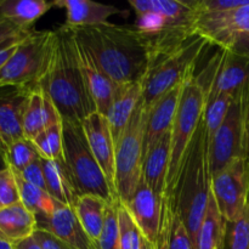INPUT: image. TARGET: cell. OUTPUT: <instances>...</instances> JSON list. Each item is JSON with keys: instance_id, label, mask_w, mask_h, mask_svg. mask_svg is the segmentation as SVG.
Instances as JSON below:
<instances>
[{"instance_id": "obj_15", "label": "cell", "mask_w": 249, "mask_h": 249, "mask_svg": "<svg viewBox=\"0 0 249 249\" xmlns=\"http://www.w3.org/2000/svg\"><path fill=\"white\" fill-rule=\"evenodd\" d=\"M220 94L230 95L233 100L249 99V58L224 50L215 77L207 91V101Z\"/></svg>"}, {"instance_id": "obj_25", "label": "cell", "mask_w": 249, "mask_h": 249, "mask_svg": "<svg viewBox=\"0 0 249 249\" xmlns=\"http://www.w3.org/2000/svg\"><path fill=\"white\" fill-rule=\"evenodd\" d=\"M228 221L216 204L212 189H209L206 213L197 232L195 249H225Z\"/></svg>"}, {"instance_id": "obj_37", "label": "cell", "mask_w": 249, "mask_h": 249, "mask_svg": "<svg viewBox=\"0 0 249 249\" xmlns=\"http://www.w3.org/2000/svg\"><path fill=\"white\" fill-rule=\"evenodd\" d=\"M21 202L15 173L10 168L0 172V208Z\"/></svg>"}, {"instance_id": "obj_14", "label": "cell", "mask_w": 249, "mask_h": 249, "mask_svg": "<svg viewBox=\"0 0 249 249\" xmlns=\"http://www.w3.org/2000/svg\"><path fill=\"white\" fill-rule=\"evenodd\" d=\"M33 89L19 85L0 87V148L4 153L12 142L24 138L22 121Z\"/></svg>"}, {"instance_id": "obj_12", "label": "cell", "mask_w": 249, "mask_h": 249, "mask_svg": "<svg viewBox=\"0 0 249 249\" xmlns=\"http://www.w3.org/2000/svg\"><path fill=\"white\" fill-rule=\"evenodd\" d=\"M91 152L104 172L108 186L117 199L116 194V142L109 129L108 121L99 112L89 114L82 122ZM118 201V199H117Z\"/></svg>"}, {"instance_id": "obj_35", "label": "cell", "mask_w": 249, "mask_h": 249, "mask_svg": "<svg viewBox=\"0 0 249 249\" xmlns=\"http://www.w3.org/2000/svg\"><path fill=\"white\" fill-rule=\"evenodd\" d=\"M225 249H249V206L232 223H228Z\"/></svg>"}, {"instance_id": "obj_18", "label": "cell", "mask_w": 249, "mask_h": 249, "mask_svg": "<svg viewBox=\"0 0 249 249\" xmlns=\"http://www.w3.org/2000/svg\"><path fill=\"white\" fill-rule=\"evenodd\" d=\"M184 83L173 88L170 91L163 95L148 108L145 129V142H143V157L164 134L172 130L180 97L184 89Z\"/></svg>"}, {"instance_id": "obj_30", "label": "cell", "mask_w": 249, "mask_h": 249, "mask_svg": "<svg viewBox=\"0 0 249 249\" xmlns=\"http://www.w3.org/2000/svg\"><path fill=\"white\" fill-rule=\"evenodd\" d=\"M233 101V97L230 95L220 94L213 100H209L206 104V111L203 116V125L204 133H206L207 147L212 142L213 138L215 136L216 131L221 126L223 122L225 121L226 114L230 109L231 104Z\"/></svg>"}, {"instance_id": "obj_20", "label": "cell", "mask_w": 249, "mask_h": 249, "mask_svg": "<svg viewBox=\"0 0 249 249\" xmlns=\"http://www.w3.org/2000/svg\"><path fill=\"white\" fill-rule=\"evenodd\" d=\"M77 45L78 51H79L80 66H82V71L84 73L85 80H87L88 89L91 95L92 101H94L95 108H96V112L106 117L111 108L112 101H113L119 84L112 80L96 65L94 58L89 55L85 49H83L78 43Z\"/></svg>"}, {"instance_id": "obj_22", "label": "cell", "mask_w": 249, "mask_h": 249, "mask_svg": "<svg viewBox=\"0 0 249 249\" xmlns=\"http://www.w3.org/2000/svg\"><path fill=\"white\" fill-rule=\"evenodd\" d=\"M142 82L124 83L118 85L111 108L106 116L116 143L128 126L136 107L142 100Z\"/></svg>"}, {"instance_id": "obj_5", "label": "cell", "mask_w": 249, "mask_h": 249, "mask_svg": "<svg viewBox=\"0 0 249 249\" xmlns=\"http://www.w3.org/2000/svg\"><path fill=\"white\" fill-rule=\"evenodd\" d=\"M206 104L207 89L196 72H192L184 83V89L172 126V146L165 195L163 198L164 202L174 204L175 189L195 134L203 119Z\"/></svg>"}, {"instance_id": "obj_8", "label": "cell", "mask_w": 249, "mask_h": 249, "mask_svg": "<svg viewBox=\"0 0 249 249\" xmlns=\"http://www.w3.org/2000/svg\"><path fill=\"white\" fill-rule=\"evenodd\" d=\"M148 108L142 100L116 143V194L125 204L135 194L142 177L143 142Z\"/></svg>"}, {"instance_id": "obj_42", "label": "cell", "mask_w": 249, "mask_h": 249, "mask_svg": "<svg viewBox=\"0 0 249 249\" xmlns=\"http://www.w3.org/2000/svg\"><path fill=\"white\" fill-rule=\"evenodd\" d=\"M223 49L249 58V34H240L233 36Z\"/></svg>"}, {"instance_id": "obj_24", "label": "cell", "mask_w": 249, "mask_h": 249, "mask_svg": "<svg viewBox=\"0 0 249 249\" xmlns=\"http://www.w3.org/2000/svg\"><path fill=\"white\" fill-rule=\"evenodd\" d=\"M41 164L48 194L58 203L74 208L80 195L65 160L41 158Z\"/></svg>"}, {"instance_id": "obj_28", "label": "cell", "mask_w": 249, "mask_h": 249, "mask_svg": "<svg viewBox=\"0 0 249 249\" xmlns=\"http://www.w3.org/2000/svg\"><path fill=\"white\" fill-rule=\"evenodd\" d=\"M108 202L94 195H83L74 207L75 214L91 241L96 243L104 228Z\"/></svg>"}, {"instance_id": "obj_32", "label": "cell", "mask_w": 249, "mask_h": 249, "mask_svg": "<svg viewBox=\"0 0 249 249\" xmlns=\"http://www.w3.org/2000/svg\"><path fill=\"white\" fill-rule=\"evenodd\" d=\"M5 158L10 169L15 173H21L28 165L40 158L38 150L34 146L33 141L26 138L15 141L7 147Z\"/></svg>"}, {"instance_id": "obj_21", "label": "cell", "mask_w": 249, "mask_h": 249, "mask_svg": "<svg viewBox=\"0 0 249 249\" xmlns=\"http://www.w3.org/2000/svg\"><path fill=\"white\" fill-rule=\"evenodd\" d=\"M53 6L66 12V26L91 27L108 23L109 17L122 14V10L116 6L91 0H53Z\"/></svg>"}, {"instance_id": "obj_44", "label": "cell", "mask_w": 249, "mask_h": 249, "mask_svg": "<svg viewBox=\"0 0 249 249\" xmlns=\"http://www.w3.org/2000/svg\"><path fill=\"white\" fill-rule=\"evenodd\" d=\"M245 131H246V143H247V152L249 157V101L246 108V117H245Z\"/></svg>"}, {"instance_id": "obj_40", "label": "cell", "mask_w": 249, "mask_h": 249, "mask_svg": "<svg viewBox=\"0 0 249 249\" xmlns=\"http://www.w3.org/2000/svg\"><path fill=\"white\" fill-rule=\"evenodd\" d=\"M32 32H29V33H27V34H23V36H16V38L10 39V40L6 41L4 45L0 46V71L4 68V66L6 65L7 61L11 58V56L14 55V53L16 51L17 46L21 44V41L23 40L27 36H29Z\"/></svg>"}, {"instance_id": "obj_34", "label": "cell", "mask_w": 249, "mask_h": 249, "mask_svg": "<svg viewBox=\"0 0 249 249\" xmlns=\"http://www.w3.org/2000/svg\"><path fill=\"white\" fill-rule=\"evenodd\" d=\"M118 223L121 249H140L142 235L134 219L122 203L118 206Z\"/></svg>"}, {"instance_id": "obj_17", "label": "cell", "mask_w": 249, "mask_h": 249, "mask_svg": "<svg viewBox=\"0 0 249 249\" xmlns=\"http://www.w3.org/2000/svg\"><path fill=\"white\" fill-rule=\"evenodd\" d=\"M123 206L134 219L142 237L155 246L162 226L163 199L141 179L134 196Z\"/></svg>"}, {"instance_id": "obj_16", "label": "cell", "mask_w": 249, "mask_h": 249, "mask_svg": "<svg viewBox=\"0 0 249 249\" xmlns=\"http://www.w3.org/2000/svg\"><path fill=\"white\" fill-rule=\"evenodd\" d=\"M36 229L51 233L72 249H96L72 207L56 202L51 215H36Z\"/></svg>"}, {"instance_id": "obj_47", "label": "cell", "mask_w": 249, "mask_h": 249, "mask_svg": "<svg viewBox=\"0 0 249 249\" xmlns=\"http://www.w3.org/2000/svg\"><path fill=\"white\" fill-rule=\"evenodd\" d=\"M140 249H156V248L152 243H150L147 240H146V238L142 237V240H141V248Z\"/></svg>"}, {"instance_id": "obj_33", "label": "cell", "mask_w": 249, "mask_h": 249, "mask_svg": "<svg viewBox=\"0 0 249 249\" xmlns=\"http://www.w3.org/2000/svg\"><path fill=\"white\" fill-rule=\"evenodd\" d=\"M119 202L108 203L106 211L104 228L99 240L95 243L96 249H121L119 243V223H118Z\"/></svg>"}, {"instance_id": "obj_6", "label": "cell", "mask_w": 249, "mask_h": 249, "mask_svg": "<svg viewBox=\"0 0 249 249\" xmlns=\"http://www.w3.org/2000/svg\"><path fill=\"white\" fill-rule=\"evenodd\" d=\"M209 45L207 39L195 34L181 46L151 61L142 79L146 107L150 108L163 95L184 83Z\"/></svg>"}, {"instance_id": "obj_31", "label": "cell", "mask_w": 249, "mask_h": 249, "mask_svg": "<svg viewBox=\"0 0 249 249\" xmlns=\"http://www.w3.org/2000/svg\"><path fill=\"white\" fill-rule=\"evenodd\" d=\"M41 158L51 160H65L63 156V125L62 122L49 126L33 140Z\"/></svg>"}, {"instance_id": "obj_4", "label": "cell", "mask_w": 249, "mask_h": 249, "mask_svg": "<svg viewBox=\"0 0 249 249\" xmlns=\"http://www.w3.org/2000/svg\"><path fill=\"white\" fill-rule=\"evenodd\" d=\"M211 179L203 119L197 129L185 160L174 194V209L196 242L197 232L206 213Z\"/></svg>"}, {"instance_id": "obj_7", "label": "cell", "mask_w": 249, "mask_h": 249, "mask_svg": "<svg viewBox=\"0 0 249 249\" xmlns=\"http://www.w3.org/2000/svg\"><path fill=\"white\" fill-rule=\"evenodd\" d=\"M62 125L65 162L74 179L80 196L94 195L108 203L118 202L114 198L104 172L92 155L82 123L62 119Z\"/></svg>"}, {"instance_id": "obj_23", "label": "cell", "mask_w": 249, "mask_h": 249, "mask_svg": "<svg viewBox=\"0 0 249 249\" xmlns=\"http://www.w3.org/2000/svg\"><path fill=\"white\" fill-rule=\"evenodd\" d=\"M172 130L162 136L143 157L142 177L146 185L160 198H164L168 169H169Z\"/></svg>"}, {"instance_id": "obj_3", "label": "cell", "mask_w": 249, "mask_h": 249, "mask_svg": "<svg viewBox=\"0 0 249 249\" xmlns=\"http://www.w3.org/2000/svg\"><path fill=\"white\" fill-rule=\"evenodd\" d=\"M136 15V27L142 36L150 62L181 46L196 33L198 14L190 0H129ZM150 65V63H148Z\"/></svg>"}, {"instance_id": "obj_41", "label": "cell", "mask_w": 249, "mask_h": 249, "mask_svg": "<svg viewBox=\"0 0 249 249\" xmlns=\"http://www.w3.org/2000/svg\"><path fill=\"white\" fill-rule=\"evenodd\" d=\"M31 31H26V29H21L18 27H16L15 24L10 23V22L5 21L0 17V46L4 45L6 41H9L10 39L16 38V36H23V34L29 33Z\"/></svg>"}, {"instance_id": "obj_38", "label": "cell", "mask_w": 249, "mask_h": 249, "mask_svg": "<svg viewBox=\"0 0 249 249\" xmlns=\"http://www.w3.org/2000/svg\"><path fill=\"white\" fill-rule=\"evenodd\" d=\"M15 173V172H14ZM19 177L23 180H26L29 184L34 185L36 187L45 190L46 191V184H45V178H44V170L43 164H41V157L36 160V162L32 163L31 165L26 168L23 172L17 173Z\"/></svg>"}, {"instance_id": "obj_26", "label": "cell", "mask_w": 249, "mask_h": 249, "mask_svg": "<svg viewBox=\"0 0 249 249\" xmlns=\"http://www.w3.org/2000/svg\"><path fill=\"white\" fill-rule=\"evenodd\" d=\"M36 230V219L23 204H12L0 208V237L12 245L32 237Z\"/></svg>"}, {"instance_id": "obj_39", "label": "cell", "mask_w": 249, "mask_h": 249, "mask_svg": "<svg viewBox=\"0 0 249 249\" xmlns=\"http://www.w3.org/2000/svg\"><path fill=\"white\" fill-rule=\"evenodd\" d=\"M33 237L39 243L41 249H72L70 246L63 243L62 241L57 240L51 233L43 230H39V229H36V232L33 233Z\"/></svg>"}, {"instance_id": "obj_9", "label": "cell", "mask_w": 249, "mask_h": 249, "mask_svg": "<svg viewBox=\"0 0 249 249\" xmlns=\"http://www.w3.org/2000/svg\"><path fill=\"white\" fill-rule=\"evenodd\" d=\"M51 43L53 31H33L27 36L0 71V87H38L48 66Z\"/></svg>"}, {"instance_id": "obj_13", "label": "cell", "mask_w": 249, "mask_h": 249, "mask_svg": "<svg viewBox=\"0 0 249 249\" xmlns=\"http://www.w3.org/2000/svg\"><path fill=\"white\" fill-rule=\"evenodd\" d=\"M195 31L211 45L225 48L233 36L249 34V4L226 12L201 15L195 24Z\"/></svg>"}, {"instance_id": "obj_19", "label": "cell", "mask_w": 249, "mask_h": 249, "mask_svg": "<svg viewBox=\"0 0 249 249\" xmlns=\"http://www.w3.org/2000/svg\"><path fill=\"white\" fill-rule=\"evenodd\" d=\"M60 122H62V117L53 100L39 87L34 88L29 95L22 121L24 138L33 140L41 131Z\"/></svg>"}, {"instance_id": "obj_2", "label": "cell", "mask_w": 249, "mask_h": 249, "mask_svg": "<svg viewBox=\"0 0 249 249\" xmlns=\"http://www.w3.org/2000/svg\"><path fill=\"white\" fill-rule=\"evenodd\" d=\"M73 32L77 43L112 80L118 84L142 82L150 55L142 36L134 24L121 26L108 22L78 27Z\"/></svg>"}, {"instance_id": "obj_46", "label": "cell", "mask_w": 249, "mask_h": 249, "mask_svg": "<svg viewBox=\"0 0 249 249\" xmlns=\"http://www.w3.org/2000/svg\"><path fill=\"white\" fill-rule=\"evenodd\" d=\"M0 249H16V247L11 242L0 237Z\"/></svg>"}, {"instance_id": "obj_43", "label": "cell", "mask_w": 249, "mask_h": 249, "mask_svg": "<svg viewBox=\"0 0 249 249\" xmlns=\"http://www.w3.org/2000/svg\"><path fill=\"white\" fill-rule=\"evenodd\" d=\"M15 247H16V249H41L40 246H39V243L34 240L33 236H32V237L26 238V240H23L22 242L17 243Z\"/></svg>"}, {"instance_id": "obj_10", "label": "cell", "mask_w": 249, "mask_h": 249, "mask_svg": "<svg viewBox=\"0 0 249 249\" xmlns=\"http://www.w3.org/2000/svg\"><path fill=\"white\" fill-rule=\"evenodd\" d=\"M249 99L237 97L231 104L219 130L207 147L209 179L238 158L248 157L245 117Z\"/></svg>"}, {"instance_id": "obj_29", "label": "cell", "mask_w": 249, "mask_h": 249, "mask_svg": "<svg viewBox=\"0 0 249 249\" xmlns=\"http://www.w3.org/2000/svg\"><path fill=\"white\" fill-rule=\"evenodd\" d=\"M15 177L18 186L21 203L36 216L51 215L55 211L56 201L48 194V191L27 182L17 173H15Z\"/></svg>"}, {"instance_id": "obj_48", "label": "cell", "mask_w": 249, "mask_h": 249, "mask_svg": "<svg viewBox=\"0 0 249 249\" xmlns=\"http://www.w3.org/2000/svg\"><path fill=\"white\" fill-rule=\"evenodd\" d=\"M248 206H249V194H248Z\"/></svg>"}, {"instance_id": "obj_36", "label": "cell", "mask_w": 249, "mask_h": 249, "mask_svg": "<svg viewBox=\"0 0 249 249\" xmlns=\"http://www.w3.org/2000/svg\"><path fill=\"white\" fill-rule=\"evenodd\" d=\"M190 4L198 16H201L238 9L248 5L249 0H190Z\"/></svg>"}, {"instance_id": "obj_27", "label": "cell", "mask_w": 249, "mask_h": 249, "mask_svg": "<svg viewBox=\"0 0 249 249\" xmlns=\"http://www.w3.org/2000/svg\"><path fill=\"white\" fill-rule=\"evenodd\" d=\"M53 7L45 0H0V17L16 27L31 31L32 26Z\"/></svg>"}, {"instance_id": "obj_11", "label": "cell", "mask_w": 249, "mask_h": 249, "mask_svg": "<svg viewBox=\"0 0 249 249\" xmlns=\"http://www.w3.org/2000/svg\"><path fill=\"white\" fill-rule=\"evenodd\" d=\"M211 189L226 221H235L248 206L249 157L233 160L212 178Z\"/></svg>"}, {"instance_id": "obj_45", "label": "cell", "mask_w": 249, "mask_h": 249, "mask_svg": "<svg viewBox=\"0 0 249 249\" xmlns=\"http://www.w3.org/2000/svg\"><path fill=\"white\" fill-rule=\"evenodd\" d=\"M9 168V165H7L6 163V158H5V153L2 152V150L0 148V172H2V170L7 169Z\"/></svg>"}, {"instance_id": "obj_1", "label": "cell", "mask_w": 249, "mask_h": 249, "mask_svg": "<svg viewBox=\"0 0 249 249\" xmlns=\"http://www.w3.org/2000/svg\"><path fill=\"white\" fill-rule=\"evenodd\" d=\"M38 87L53 100L62 119L82 123L96 112L80 66L74 32L66 24L53 31L48 66Z\"/></svg>"}]
</instances>
